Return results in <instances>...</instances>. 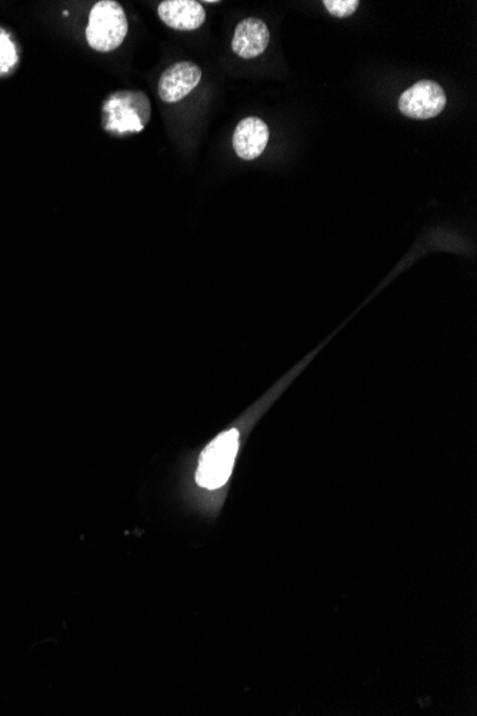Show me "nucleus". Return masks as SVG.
Returning a JSON list of instances; mask_svg holds the SVG:
<instances>
[{
	"label": "nucleus",
	"instance_id": "obj_1",
	"mask_svg": "<svg viewBox=\"0 0 477 716\" xmlns=\"http://www.w3.org/2000/svg\"><path fill=\"white\" fill-rule=\"evenodd\" d=\"M103 128L113 135L145 131L152 115L148 95L142 91H118L102 106Z\"/></svg>",
	"mask_w": 477,
	"mask_h": 716
},
{
	"label": "nucleus",
	"instance_id": "obj_2",
	"mask_svg": "<svg viewBox=\"0 0 477 716\" xmlns=\"http://www.w3.org/2000/svg\"><path fill=\"white\" fill-rule=\"evenodd\" d=\"M129 32L128 18L122 5L115 0H100L89 13L86 41L96 52L118 49Z\"/></svg>",
	"mask_w": 477,
	"mask_h": 716
},
{
	"label": "nucleus",
	"instance_id": "obj_3",
	"mask_svg": "<svg viewBox=\"0 0 477 716\" xmlns=\"http://www.w3.org/2000/svg\"><path fill=\"white\" fill-rule=\"evenodd\" d=\"M239 449V432L230 429L213 439L199 459L196 482L202 488H222L229 481Z\"/></svg>",
	"mask_w": 477,
	"mask_h": 716
},
{
	"label": "nucleus",
	"instance_id": "obj_4",
	"mask_svg": "<svg viewBox=\"0 0 477 716\" xmlns=\"http://www.w3.org/2000/svg\"><path fill=\"white\" fill-rule=\"evenodd\" d=\"M446 102L448 98L439 83L420 81L400 95L399 109L410 119L428 121L443 112Z\"/></svg>",
	"mask_w": 477,
	"mask_h": 716
},
{
	"label": "nucleus",
	"instance_id": "obj_5",
	"mask_svg": "<svg viewBox=\"0 0 477 716\" xmlns=\"http://www.w3.org/2000/svg\"><path fill=\"white\" fill-rule=\"evenodd\" d=\"M202 79V69L193 62L169 66L159 79V96L163 102L176 103L195 91Z\"/></svg>",
	"mask_w": 477,
	"mask_h": 716
},
{
	"label": "nucleus",
	"instance_id": "obj_6",
	"mask_svg": "<svg viewBox=\"0 0 477 716\" xmlns=\"http://www.w3.org/2000/svg\"><path fill=\"white\" fill-rule=\"evenodd\" d=\"M269 128L262 119L250 116L236 126L233 149L243 161H253L265 152L269 142Z\"/></svg>",
	"mask_w": 477,
	"mask_h": 716
},
{
	"label": "nucleus",
	"instance_id": "obj_7",
	"mask_svg": "<svg viewBox=\"0 0 477 716\" xmlns=\"http://www.w3.org/2000/svg\"><path fill=\"white\" fill-rule=\"evenodd\" d=\"M158 15L176 31H196L206 21L205 9L196 0H165L159 5Z\"/></svg>",
	"mask_w": 477,
	"mask_h": 716
},
{
	"label": "nucleus",
	"instance_id": "obj_8",
	"mask_svg": "<svg viewBox=\"0 0 477 716\" xmlns=\"http://www.w3.org/2000/svg\"><path fill=\"white\" fill-rule=\"evenodd\" d=\"M269 42L268 25L262 19L248 18L236 26L232 49L242 59H253L268 49Z\"/></svg>",
	"mask_w": 477,
	"mask_h": 716
},
{
	"label": "nucleus",
	"instance_id": "obj_9",
	"mask_svg": "<svg viewBox=\"0 0 477 716\" xmlns=\"http://www.w3.org/2000/svg\"><path fill=\"white\" fill-rule=\"evenodd\" d=\"M18 62V46L5 29H0V76L12 72Z\"/></svg>",
	"mask_w": 477,
	"mask_h": 716
},
{
	"label": "nucleus",
	"instance_id": "obj_10",
	"mask_svg": "<svg viewBox=\"0 0 477 716\" xmlns=\"http://www.w3.org/2000/svg\"><path fill=\"white\" fill-rule=\"evenodd\" d=\"M323 5L335 18H349L358 11L360 2L359 0H325Z\"/></svg>",
	"mask_w": 477,
	"mask_h": 716
}]
</instances>
